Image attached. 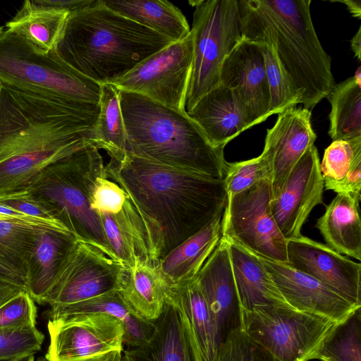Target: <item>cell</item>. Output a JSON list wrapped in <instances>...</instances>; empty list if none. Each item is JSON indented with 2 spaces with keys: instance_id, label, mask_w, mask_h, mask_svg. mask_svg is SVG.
<instances>
[{
  "instance_id": "cell-1",
  "label": "cell",
  "mask_w": 361,
  "mask_h": 361,
  "mask_svg": "<svg viewBox=\"0 0 361 361\" xmlns=\"http://www.w3.org/2000/svg\"><path fill=\"white\" fill-rule=\"evenodd\" d=\"M105 173L128 194L142 218L149 259L157 263L224 212L227 195L216 179L158 164L126 151Z\"/></svg>"
},
{
  "instance_id": "cell-2",
  "label": "cell",
  "mask_w": 361,
  "mask_h": 361,
  "mask_svg": "<svg viewBox=\"0 0 361 361\" xmlns=\"http://www.w3.org/2000/svg\"><path fill=\"white\" fill-rule=\"evenodd\" d=\"M99 112L0 84V197L27 192L49 165L94 144Z\"/></svg>"
},
{
  "instance_id": "cell-3",
  "label": "cell",
  "mask_w": 361,
  "mask_h": 361,
  "mask_svg": "<svg viewBox=\"0 0 361 361\" xmlns=\"http://www.w3.org/2000/svg\"><path fill=\"white\" fill-rule=\"evenodd\" d=\"M311 0L238 1L243 37L266 42L302 94L305 108L313 109L336 85L331 60L314 30Z\"/></svg>"
},
{
  "instance_id": "cell-4",
  "label": "cell",
  "mask_w": 361,
  "mask_h": 361,
  "mask_svg": "<svg viewBox=\"0 0 361 361\" xmlns=\"http://www.w3.org/2000/svg\"><path fill=\"white\" fill-rule=\"evenodd\" d=\"M172 42L97 0L68 14L54 51L79 73L103 85L114 83Z\"/></svg>"
},
{
  "instance_id": "cell-5",
  "label": "cell",
  "mask_w": 361,
  "mask_h": 361,
  "mask_svg": "<svg viewBox=\"0 0 361 361\" xmlns=\"http://www.w3.org/2000/svg\"><path fill=\"white\" fill-rule=\"evenodd\" d=\"M119 91L126 151L174 169L223 179V147L212 146L188 115L145 96Z\"/></svg>"
},
{
  "instance_id": "cell-6",
  "label": "cell",
  "mask_w": 361,
  "mask_h": 361,
  "mask_svg": "<svg viewBox=\"0 0 361 361\" xmlns=\"http://www.w3.org/2000/svg\"><path fill=\"white\" fill-rule=\"evenodd\" d=\"M104 173L99 149L90 143L49 165L27 192L49 204L59 221L78 240L118 261L109 247L100 218L91 206L95 181Z\"/></svg>"
},
{
  "instance_id": "cell-7",
  "label": "cell",
  "mask_w": 361,
  "mask_h": 361,
  "mask_svg": "<svg viewBox=\"0 0 361 361\" xmlns=\"http://www.w3.org/2000/svg\"><path fill=\"white\" fill-rule=\"evenodd\" d=\"M0 84L66 104L99 109L101 85L74 69L54 50L44 51L7 29L0 34Z\"/></svg>"
},
{
  "instance_id": "cell-8",
  "label": "cell",
  "mask_w": 361,
  "mask_h": 361,
  "mask_svg": "<svg viewBox=\"0 0 361 361\" xmlns=\"http://www.w3.org/2000/svg\"><path fill=\"white\" fill-rule=\"evenodd\" d=\"M195 6L190 32L192 61L185 109L220 84L223 63L243 38L238 0L189 1Z\"/></svg>"
},
{
  "instance_id": "cell-9",
  "label": "cell",
  "mask_w": 361,
  "mask_h": 361,
  "mask_svg": "<svg viewBox=\"0 0 361 361\" xmlns=\"http://www.w3.org/2000/svg\"><path fill=\"white\" fill-rule=\"evenodd\" d=\"M241 329L278 361H309L338 324L295 309L241 312Z\"/></svg>"
},
{
  "instance_id": "cell-10",
  "label": "cell",
  "mask_w": 361,
  "mask_h": 361,
  "mask_svg": "<svg viewBox=\"0 0 361 361\" xmlns=\"http://www.w3.org/2000/svg\"><path fill=\"white\" fill-rule=\"evenodd\" d=\"M271 200L269 179L227 197L221 236L257 255L287 263V240L270 212Z\"/></svg>"
},
{
  "instance_id": "cell-11",
  "label": "cell",
  "mask_w": 361,
  "mask_h": 361,
  "mask_svg": "<svg viewBox=\"0 0 361 361\" xmlns=\"http://www.w3.org/2000/svg\"><path fill=\"white\" fill-rule=\"evenodd\" d=\"M192 35L152 54L112 83L118 90L145 96L181 113L192 61Z\"/></svg>"
},
{
  "instance_id": "cell-12",
  "label": "cell",
  "mask_w": 361,
  "mask_h": 361,
  "mask_svg": "<svg viewBox=\"0 0 361 361\" xmlns=\"http://www.w3.org/2000/svg\"><path fill=\"white\" fill-rule=\"evenodd\" d=\"M126 267L97 247L78 240L43 300L65 306L118 290Z\"/></svg>"
},
{
  "instance_id": "cell-13",
  "label": "cell",
  "mask_w": 361,
  "mask_h": 361,
  "mask_svg": "<svg viewBox=\"0 0 361 361\" xmlns=\"http://www.w3.org/2000/svg\"><path fill=\"white\" fill-rule=\"evenodd\" d=\"M48 361H80L123 350V326L104 313L79 314L48 319Z\"/></svg>"
},
{
  "instance_id": "cell-14",
  "label": "cell",
  "mask_w": 361,
  "mask_h": 361,
  "mask_svg": "<svg viewBox=\"0 0 361 361\" xmlns=\"http://www.w3.org/2000/svg\"><path fill=\"white\" fill-rule=\"evenodd\" d=\"M324 180L314 145L310 147L288 175L278 196L270 202V212L283 238L300 235L309 214L323 203Z\"/></svg>"
},
{
  "instance_id": "cell-15",
  "label": "cell",
  "mask_w": 361,
  "mask_h": 361,
  "mask_svg": "<svg viewBox=\"0 0 361 361\" xmlns=\"http://www.w3.org/2000/svg\"><path fill=\"white\" fill-rule=\"evenodd\" d=\"M287 264L361 306V264L302 235L287 240Z\"/></svg>"
},
{
  "instance_id": "cell-16",
  "label": "cell",
  "mask_w": 361,
  "mask_h": 361,
  "mask_svg": "<svg viewBox=\"0 0 361 361\" xmlns=\"http://www.w3.org/2000/svg\"><path fill=\"white\" fill-rule=\"evenodd\" d=\"M220 84L233 91L251 126L270 116L266 66L258 43L244 37L238 42L223 63Z\"/></svg>"
},
{
  "instance_id": "cell-17",
  "label": "cell",
  "mask_w": 361,
  "mask_h": 361,
  "mask_svg": "<svg viewBox=\"0 0 361 361\" xmlns=\"http://www.w3.org/2000/svg\"><path fill=\"white\" fill-rule=\"evenodd\" d=\"M255 255L283 297L295 310L340 323L361 307L350 303L320 281L286 263Z\"/></svg>"
},
{
  "instance_id": "cell-18",
  "label": "cell",
  "mask_w": 361,
  "mask_h": 361,
  "mask_svg": "<svg viewBox=\"0 0 361 361\" xmlns=\"http://www.w3.org/2000/svg\"><path fill=\"white\" fill-rule=\"evenodd\" d=\"M195 280L208 305L220 346L233 331L241 329L240 307L226 238L221 237Z\"/></svg>"
},
{
  "instance_id": "cell-19",
  "label": "cell",
  "mask_w": 361,
  "mask_h": 361,
  "mask_svg": "<svg viewBox=\"0 0 361 361\" xmlns=\"http://www.w3.org/2000/svg\"><path fill=\"white\" fill-rule=\"evenodd\" d=\"M316 139L309 109L295 106L278 114L274 126L267 130L262 152L272 164L271 200L278 196L290 171Z\"/></svg>"
},
{
  "instance_id": "cell-20",
  "label": "cell",
  "mask_w": 361,
  "mask_h": 361,
  "mask_svg": "<svg viewBox=\"0 0 361 361\" xmlns=\"http://www.w3.org/2000/svg\"><path fill=\"white\" fill-rule=\"evenodd\" d=\"M165 300L178 310L196 361H214L219 343L207 301L195 279L169 287Z\"/></svg>"
},
{
  "instance_id": "cell-21",
  "label": "cell",
  "mask_w": 361,
  "mask_h": 361,
  "mask_svg": "<svg viewBox=\"0 0 361 361\" xmlns=\"http://www.w3.org/2000/svg\"><path fill=\"white\" fill-rule=\"evenodd\" d=\"M210 144L223 147L251 125L233 91L219 84L187 111Z\"/></svg>"
},
{
  "instance_id": "cell-22",
  "label": "cell",
  "mask_w": 361,
  "mask_h": 361,
  "mask_svg": "<svg viewBox=\"0 0 361 361\" xmlns=\"http://www.w3.org/2000/svg\"><path fill=\"white\" fill-rule=\"evenodd\" d=\"M228 241L240 313L255 309H294L283 297L257 256Z\"/></svg>"
},
{
  "instance_id": "cell-23",
  "label": "cell",
  "mask_w": 361,
  "mask_h": 361,
  "mask_svg": "<svg viewBox=\"0 0 361 361\" xmlns=\"http://www.w3.org/2000/svg\"><path fill=\"white\" fill-rule=\"evenodd\" d=\"M222 214L223 212L219 213L157 262L158 269L169 287L195 278L221 239Z\"/></svg>"
},
{
  "instance_id": "cell-24",
  "label": "cell",
  "mask_w": 361,
  "mask_h": 361,
  "mask_svg": "<svg viewBox=\"0 0 361 361\" xmlns=\"http://www.w3.org/2000/svg\"><path fill=\"white\" fill-rule=\"evenodd\" d=\"M70 231L44 228L39 234L27 264V291L35 302L43 300L70 252L78 242Z\"/></svg>"
},
{
  "instance_id": "cell-25",
  "label": "cell",
  "mask_w": 361,
  "mask_h": 361,
  "mask_svg": "<svg viewBox=\"0 0 361 361\" xmlns=\"http://www.w3.org/2000/svg\"><path fill=\"white\" fill-rule=\"evenodd\" d=\"M123 361H196L180 314L165 300L149 338L122 352Z\"/></svg>"
},
{
  "instance_id": "cell-26",
  "label": "cell",
  "mask_w": 361,
  "mask_h": 361,
  "mask_svg": "<svg viewBox=\"0 0 361 361\" xmlns=\"http://www.w3.org/2000/svg\"><path fill=\"white\" fill-rule=\"evenodd\" d=\"M169 288L157 263L139 259L126 269L118 291L136 315L154 321L162 312Z\"/></svg>"
},
{
  "instance_id": "cell-27",
  "label": "cell",
  "mask_w": 361,
  "mask_h": 361,
  "mask_svg": "<svg viewBox=\"0 0 361 361\" xmlns=\"http://www.w3.org/2000/svg\"><path fill=\"white\" fill-rule=\"evenodd\" d=\"M357 200L345 193L336 196L326 207L316 227L326 245L340 254L361 260V220Z\"/></svg>"
},
{
  "instance_id": "cell-28",
  "label": "cell",
  "mask_w": 361,
  "mask_h": 361,
  "mask_svg": "<svg viewBox=\"0 0 361 361\" xmlns=\"http://www.w3.org/2000/svg\"><path fill=\"white\" fill-rule=\"evenodd\" d=\"M89 313H104L118 319L123 326V345L128 348L146 342L154 329V321L136 315L117 290L78 303L50 307L47 316L48 319H55Z\"/></svg>"
},
{
  "instance_id": "cell-29",
  "label": "cell",
  "mask_w": 361,
  "mask_h": 361,
  "mask_svg": "<svg viewBox=\"0 0 361 361\" xmlns=\"http://www.w3.org/2000/svg\"><path fill=\"white\" fill-rule=\"evenodd\" d=\"M109 9L173 42L190 32L187 20L174 4L166 0H101Z\"/></svg>"
},
{
  "instance_id": "cell-30",
  "label": "cell",
  "mask_w": 361,
  "mask_h": 361,
  "mask_svg": "<svg viewBox=\"0 0 361 361\" xmlns=\"http://www.w3.org/2000/svg\"><path fill=\"white\" fill-rule=\"evenodd\" d=\"M320 170L326 190L349 195L360 202L361 138L334 140L324 151Z\"/></svg>"
},
{
  "instance_id": "cell-31",
  "label": "cell",
  "mask_w": 361,
  "mask_h": 361,
  "mask_svg": "<svg viewBox=\"0 0 361 361\" xmlns=\"http://www.w3.org/2000/svg\"><path fill=\"white\" fill-rule=\"evenodd\" d=\"M68 14L67 11L40 4L36 0H27L6 23V27L38 49L49 52L54 50Z\"/></svg>"
},
{
  "instance_id": "cell-32",
  "label": "cell",
  "mask_w": 361,
  "mask_h": 361,
  "mask_svg": "<svg viewBox=\"0 0 361 361\" xmlns=\"http://www.w3.org/2000/svg\"><path fill=\"white\" fill-rule=\"evenodd\" d=\"M326 98L331 104L328 133L332 140L361 138V81L352 76L336 84Z\"/></svg>"
},
{
  "instance_id": "cell-33",
  "label": "cell",
  "mask_w": 361,
  "mask_h": 361,
  "mask_svg": "<svg viewBox=\"0 0 361 361\" xmlns=\"http://www.w3.org/2000/svg\"><path fill=\"white\" fill-rule=\"evenodd\" d=\"M99 112L93 128L94 142L111 160L119 161L126 153V133L119 91L113 84L101 85Z\"/></svg>"
},
{
  "instance_id": "cell-34",
  "label": "cell",
  "mask_w": 361,
  "mask_h": 361,
  "mask_svg": "<svg viewBox=\"0 0 361 361\" xmlns=\"http://www.w3.org/2000/svg\"><path fill=\"white\" fill-rule=\"evenodd\" d=\"M44 228L12 219L0 220V263L26 281L28 262L39 234Z\"/></svg>"
},
{
  "instance_id": "cell-35",
  "label": "cell",
  "mask_w": 361,
  "mask_h": 361,
  "mask_svg": "<svg viewBox=\"0 0 361 361\" xmlns=\"http://www.w3.org/2000/svg\"><path fill=\"white\" fill-rule=\"evenodd\" d=\"M315 359L361 361V307L336 324L317 350Z\"/></svg>"
},
{
  "instance_id": "cell-36",
  "label": "cell",
  "mask_w": 361,
  "mask_h": 361,
  "mask_svg": "<svg viewBox=\"0 0 361 361\" xmlns=\"http://www.w3.org/2000/svg\"><path fill=\"white\" fill-rule=\"evenodd\" d=\"M259 44L264 56L270 93L269 115L279 114L302 102V94L281 63L271 44Z\"/></svg>"
},
{
  "instance_id": "cell-37",
  "label": "cell",
  "mask_w": 361,
  "mask_h": 361,
  "mask_svg": "<svg viewBox=\"0 0 361 361\" xmlns=\"http://www.w3.org/2000/svg\"><path fill=\"white\" fill-rule=\"evenodd\" d=\"M271 161L263 152L249 160L228 162L223 178L227 197L238 194L263 179L271 180Z\"/></svg>"
},
{
  "instance_id": "cell-38",
  "label": "cell",
  "mask_w": 361,
  "mask_h": 361,
  "mask_svg": "<svg viewBox=\"0 0 361 361\" xmlns=\"http://www.w3.org/2000/svg\"><path fill=\"white\" fill-rule=\"evenodd\" d=\"M214 361H278L241 329L233 331L219 346Z\"/></svg>"
},
{
  "instance_id": "cell-39",
  "label": "cell",
  "mask_w": 361,
  "mask_h": 361,
  "mask_svg": "<svg viewBox=\"0 0 361 361\" xmlns=\"http://www.w3.org/2000/svg\"><path fill=\"white\" fill-rule=\"evenodd\" d=\"M44 334L36 326L20 329H0V361L40 350Z\"/></svg>"
},
{
  "instance_id": "cell-40",
  "label": "cell",
  "mask_w": 361,
  "mask_h": 361,
  "mask_svg": "<svg viewBox=\"0 0 361 361\" xmlns=\"http://www.w3.org/2000/svg\"><path fill=\"white\" fill-rule=\"evenodd\" d=\"M37 310L27 291L22 290L0 307V329H20L36 326Z\"/></svg>"
},
{
  "instance_id": "cell-41",
  "label": "cell",
  "mask_w": 361,
  "mask_h": 361,
  "mask_svg": "<svg viewBox=\"0 0 361 361\" xmlns=\"http://www.w3.org/2000/svg\"><path fill=\"white\" fill-rule=\"evenodd\" d=\"M0 204L68 231L59 221L56 212L49 204L27 192L0 197Z\"/></svg>"
},
{
  "instance_id": "cell-42",
  "label": "cell",
  "mask_w": 361,
  "mask_h": 361,
  "mask_svg": "<svg viewBox=\"0 0 361 361\" xmlns=\"http://www.w3.org/2000/svg\"><path fill=\"white\" fill-rule=\"evenodd\" d=\"M39 4L52 6L71 13L93 5L97 0H36Z\"/></svg>"
},
{
  "instance_id": "cell-43",
  "label": "cell",
  "mask_w": 361,
  "mask_h": 361,
  "mask_svg": "<svg viewBox=\"0 0 361 361\" xmlns=\"http://www.w3.org/2000/svg\"><path fill=\"white\" fill-rule=\"evenodd\" d=\"M0 281L13 284L27 291L25 279L1 263H0Z\"/></svg>"
},
{
  "instance_id": "cell-44",
  "label": "cell",
  "mask_w": 361,
  "mask_h": 361,
  "mask_svg": "<svg viewBox=\"0 0 361 361\" xmlns=\"http://www.w3.org/2000/svg\"><path fill=\"white\" fill-rule=\"evenodd\" d=\"M123 351H112L105 354L91 357L80 361H123ZM36 361H48L44 356H41Z\"/></svg>"
},
{
  "instance_id": "cell-45",
  "label": "cell",
  "mask_w": 361,
  "mask_h": 361,
  "mask_svg": "<svg viewBox=\"0 0 361 361\" xmlns=\"http://www.w3.org/2000/svg\"><path fill=\"white\" fill-rule=\"evenodd\" d=\"M20 290L22 289L16 286L0 281V307Z\"/></svg>"
},
{
  "instance_id": "cell-46",
  "label": "cell",
  "mask_w": 361,
  "mask_h": 361,
  "mask_svg": "<svg viewBox=\"0 0 361 361\" xmlns=\"http://www.w3.org/2000/svg\"><path fill=\"white\" fill-rule=\"evenodd\" d=\"M334 2H340L346 5L348 11L351 14L357 18L361 17V1L360 0H338L334 1Z\"/></svg>"
},
{
  "instance_id": "cell-47",
  "label": "cell",
  "mask_w": 361,
  "mask_h": 361,
  "mask_svg": "<svg viewBox=\"0 0 361 361\" xmlns=\"http://www.w3.org/2000/svg\"><path fill=\"white\" fill-rule=\"evenodd\" d=\"M351 49L355 54V56L361 60V27H359L355 35L350 41Z\"/></svg>"
},
{
  "instance_id": "cell-48",
  "label": "cell",
  "mask_w": 361,
  "mask_h": 361,
  "mask_svg": "<svg viewBox=\"0 0 361 361\" xmlns=\"http://www.w3.org/2000/svg\"><path fill=\"white\" fill-rule=\"evenodd\" d=\"M35 353H30L20 357L1 361H35Z\"/></svg>"
},
{
  "instance_id": "cell-49",
  "label": "cell",
  "mask_w": 361,
  "mask_h": 361,
  "mask_svg": "<svg viewBox=\"0 0 361 361\" xmlns=\"http://www.w3.org/2000/svg\"><path fill=\"white\" fill-rule=\"evenodd\" d=\"M5 219H9V218H8L2 214H0V220Z\"/></svg>"
},
{
  "instance_id": "cell-50",
  "label": "cell",
  "mask_w": 361,
  "mask_h": 361,
  "mask_svg": "<svg viewBox=\"0 0 361 361\" xmlns=\"http://www.w3.org/2000/svg\"><path fill=\"white\" fill-rule=\"evenodd\" d=\"M4 31V27L0 26V34Z\"/></svg>"
}]
</instances>
